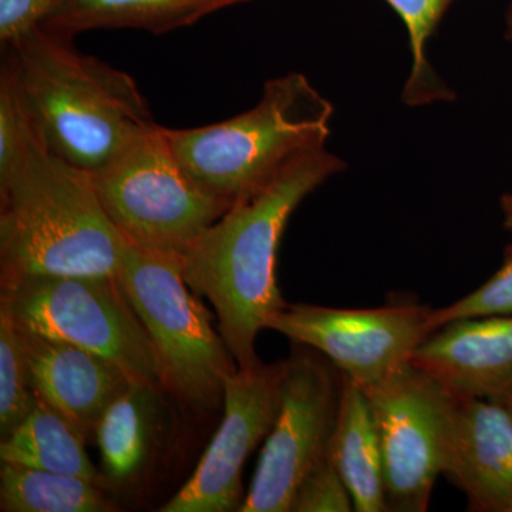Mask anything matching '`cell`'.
I'll use <instances>...</instances> for the list:
<instances>
[{
    "label": "cell",
    "instance_id": "obj_5",
    "mask_svg": "<svg viewBox=\"0 0 512 512\" xmlns=\"http://www.w3.org/2000/svg\"><path fill=\"white\" fill-rule=\"evenodd\" d=\"M117 278L147 330L161 386L191 409H217L225 379L238 366L185 282L183 259L127 242Z\"/></svg>",
    "mask_w": 512,
    "mask_h": 512
},
{
    "label": "cell",
    "instance_id": "obj_28",
    "mask_svg": "<svg viewBox=\"0 0 512 512\" xmlns=\"http://www.w3.org/2000/svg\"><path fill=\"white\" fill-rule=\"evenodd\" d=\"M500 403L503 404L507 412L511 414L512 417V386L507 393L504 394L503 399L500 400Z\"/></svg>",
    "mask_w": 512,
    "mask_h": 512
},
{
    "label": "cell",
    "instance_id": "obj_21",
    "mask_svg": "<svg viewBox=\"0 0 512 512\" xmlns=\"http://www.w3.org/2000/svg\"><path fill=\"white\" fill-rule=\"evenodd\" d=\"M49 150L15 70L0 72V185L9 183L42 151Z\"/></svg>",
    "mask_w": 512,
    "mask_h": 512
},
{
    "label": "cell",
    "instance_id": "obj_1",
    "mask_svg": "<svg viewBox=\"0 0 512 512\" xmlns=\"http://www.w3.org/2000/svg\"><path fill=\"white\" fill-rule=\"evenodd\" d=\"M345 168L326 146L302 154L261 190L232 205L184 255L185 282L214 306L218 332L238 367L261 362L256 339L288 305L276 282V262L289 218Z\"/></svg>",
    "mask_w": 512,
    "mask_h": 512
},
{
    "label": "cell",
    "instance_id": "obj_7",
    "mask_svg": "<svg viewBox=\"0 0 512 512\" xmlns=\"http://www.w3.org/2000/svg\"><path fill=\"white\" fill-rule=\"evenodd\" d=\"M16 322L116 363L137 382L161 386L156 353L117 276L39 275L2 282Z\"/></svg>",
    "mask_w": 512,
    "mask_h": 512
},
{
    "label": "cell",
    "instance_id": "obj_22",
    "mask_svg": "<svg viewBox=\"0 0 512 512\" xmlns=\"http://www.w3.org/2000/svg\"><path fill=\"white\" fill-rule=\"evenodd\" d=\"M18 323L0 299V437L5 439L35 407Z\"/></svg>",
    "mask_w": 512,
    "mask_h": 512
},
{
    "label": "cell",
    "instance_id": "obj_17",
    "mask_svg": "<svg viewBox=\"0 0 512 512\" xmlns=\"http://www.w3.org/2000/svg\"><path fill=\"white\" fill-rule=\"evenodd\" d=\"M87 437L37 397L35 407L0 443V460L69 474L101 484V476L87 456Z\"/></svg>",
    "mask_w": 512,
    "mask_h": 512
},
{
    "label": "cell",
    "instance_id": "obj_12",
    "mask_svg": "<svg viewBox=\"0 0 512 512\" xmlns=\"http://www.w3.org/2000/svg\"><path fill=\"white\" fill-rule=\"evenodd\" d=\"M412 365L458 399L500 402L512 386V315L446 323L421 343Z\"/></svg>",
    "mask_w": 512,
    "mask_h": 512
},
{
    "label": "cell",
    "instance_id": "obj_25",
    "mask_svg": "<svg viewBox=\"0 0 512 512\" xmlns=\"http://www.w3.org/2000/svg\"><path fill=\"white\" fill-rule=\"evenodd\" d=\"M60 0H0V42L9 47L40 28Z\"/></svg>",
    "mask_w": 512,
    "mask_h": 512
},
{
    "label": "cell",
    "instance_id": "obj_2",
    "mask_svg": "<svg viewBox=\"0 0 512 512\" xmlns=\"http://www.w3.org/2000/svg\"><path fill=\"white\" fill-rule=\"evenodd\" d=\"M6 49L47 147L74 167L96 174L156 124L133 77L72 39L40 26Z\"/></svg>",
    "mask_w": 512,
    "mask_h": 512
},
{
    "label": "cell",
    "instance_id": "obj_8",
    "mask_svg": "<svg viewBox=\"0 0 512 512\" xmlns=\"http://www.w3.org/2000/svg\"><path fill=\"white\" fill-rule=\"evenodd\" d=\"M302 348L281 360V406L239 512H292L303 478L330 453L342 375Z\"/></svg>",
    "mask_w": 512,
    "mask_h": 512
},
{
    "label": "cell",
    "instance_id": "obj_16",
    "mask_svg": "<svg viewBox=\"0 0 512 512\" xmlns=\"http://www.w3.org/2000/svg\"><path fill=\"white\" fill-rule=\"evenodd\" d=\"M330 456L348 485L355 511H387L382 446L375 416L363 387L345 375Z\"/></svg>",
    "mask_w": 512,
    "mask_h": 512
},
{
    "label": "cell",
    "instance_id": "obj_23",
    "mask_svg": "<svg viewBox=\"0 0 512 512\" xmlns=\"http://www.w3.org/2000/svg\"><path fill=\"white\" fill-rule=\"evenodd\" d=\"M491 315H512V244L505 249L500 269L487 282L450 305L431 309L429 320L434 332L453 320Z\"/></svg>",
    "mask_w": 512,
    "mask_h": 512
},
{
    "label": "cell",
    "instance_id": "obj_9",
    "mask_svg": "<svg viewBox=\"0 0 512 512\" xmlns=\"http://www.w3.org/2000/svg\"><path fill=\"white\" fill-rule=\"evenodd\" d=\"M363 390L382 446L387 511L429 510L446 461L454 397L412 363Z\"/></svg>",
    "mask_w": 512,
    "mask_h": 512
},
{
    "label": "cell",
    "instance_id": "obj_19",
    "mask_svg": "<svg viewBox=\"0 0 512 512\" xmlns=\"http://www.w3.org/2000/svg\"><path fill=\"white\" fill-rule=\"evenodd\" d=\"M0 510L3 512H109L100 484L22 464L0 463Z\"/></svg>",
    "mask_w": 512,
    "mask_h": 512
},
{
    "label": "cell",
    "instance_id": "obj_3",
    "mask_svg": "<svg viewBox=\"0 0 512 512\" xmlns=\"http://www.w3.org/2000/svg\"><path fill=\"white\" fill-rule=\"evenodd\" d=\"M126 238L93 175L50 150L0 185L2 282L39 275H119Z\"/></svg>",
    "mask_w": 512,
    "mask_h": 512
},
{
    "label": "cell",
    "instance_id": "obj_14",
    "mask_svg": "<svg viewBox=\"0 0 512 512\" xmlns=\"http://www.w3.org/2000/svg\"><path fill=\"white\" fill-rule=\"evenodd\" d=\"M18 328L33 392L84 436L96 433L107 407L137 380L90 350Z\"/></svg>",
    "mask_w": 512,
    "mask_h": 512
},
{
    "label": "cell",
    "instance_id": "obj_4",
    "mask_svg": "<svg viewBox=\"0 0 512 512\" xmlns=\"http://www.w3.org/2000/svg\"><path fill=\"white\" fill-rule=\"evenodd\" d=\"M333 111L305 74L292 72L268 80L245 113L210 126L165 128V134L192 178L231 208L302 154L325 147Z\"/></svg>",
    "mask_w": 512,
    "mask_h": 512
},
{
    "label": "cell",
    "instance_id": "obj_20",
    "mask_svg": "<svg viewBox=\"0 0 512 512\" xmlns=\"http://www.w3.org/2000/svg\"><path fill=\"white\" fill-rule=\"evenodd\" d=\"M402 18L409 32L412 72L403 89L407 106L419 107L436 101H451L454 92L434 72L427 59V43L454 0H386Z\"/></svg>",
    "mask_w": 512,
    "mask_h": 512
},
{
    "label": "cell",
    "instance_id": "obj_26",
    "mask_svg": "<svg viewBox=\"0 0 512 512\" xmlns=\"http://www.w3.org/2000/svg\"><path fill=\"white\" fill-rule=\"evenodd\" d=\"M501 214H503V227L512 235V191L505 192L500 198Z\"/></svg>",
    "mask_w": 512,
    "mask_h": 512
},
{
    "label": "cell",
    "instance_id": "obj_6",
    "mask_svg": "<svg viewBox=\"0 0 512 512\" xmlns=\"http://www.w3.org/2000/svg\"><path fill=\"white\" fill-rule=\"evenodd\" d=\"M92 175L110 220L128 244L146 251L183 259L229 210L185 170L157 124Z\"/></svg>",
    "mask_w": 512,
    "mask_h": 512
},
{
    "label": "cell",
    "instance_id": "obj_18",
    "mask_svg": "<svg viewBox=\"0 0 512 512\" xmlns=\"http://www.w3.org/2000/svg\"><path fill=\"white\" fill-rule=\"evenodd\" d=\"M156 389L154 384L131 383L97 424V443L111 480H130L146 464L156 420Z\"/></svg>",
    "mask_w": 512,
    "mask_h": 512
},
{
    "label": "cell",
    "instance_id": "obj_13",
    "mask_svg": "<svg viewBox=\"0 0 512 512\" xmlns=\"http://www.w3.org/2000/svg\"><path fill=\"white\" fill-rule=\"evenodd\" d=\"M443 476L471 511L512 512V417L503 404L454 397Z\"/></svg>",
    "mask_w": 512,
    "mask_h": 512
},
{
    "label": "cell",
    "instance_id": "obj_10",
    "mask_svg": "<svg viewBox=\"0 0 512 512\" xmlns=\"http://www.w3.org/2000/svg\"><path fill=\"white\" fill-rule=\"evenodd\" d=\"M430 312L429 306L406 301L367 309L288 303L268 329L315 350L342 375L369 389L412 363L433 333Z\"/></svg>",
    "mask_w": 512,
    "mask_h": 512
},
{
    "label": "cell",
    "instance_id": "obj_15",
    "mask_svg": "<svg viewBox=\"0 0 512 512\" xmlns=\"http://www.w3.org/2000/svg\"><path fill=\"white\" fill-rule=\"evenodd\" d=\"M242 2L247 0H60L42 28L67 39L93 29H141L161 35Z\"/></svg>",
    "mask_w": 512,
    "mask_h": 512
},
{
    "label": "cell",
    "instance_id": "obj_27",
    "mask_svg": "<svg viewBox=\"0 0 512 512\" xmlns=\"http://www.w3.org/2000/svg\"><path fill=\"white\" fill-rule=\"evenodd\" d=\"M505 37L512 43V0L507 10V29H505Z\"/></svg>",
    "mask_w": 512,
    "mask_h": 512
},
{
    "label": "cell",
    "instance_id": "obj_24",
    "mask_svg": "<svg viewBox=\"0 0 512 512\" xmlns=\"http://www.w3.org/2000/svg\"><path fill=\"white\" fill-rule=\"evenodd\" d=\"M350 511H355L352 494L329 453L303 478L293 500L292 512Z\"/></svg>",
    "mask_w": 512,
    "mask_h": 512
},
{
    "label": "cell",
    "instance_id": "obj_11",
    "mask_svg": "<svg viewBox=\"0 0 512 512\" xmlns=\"http://www.w3.org/2000/svg\"><path fill=\"white\" fill-rule=\"evenodd\" d=\"M281 362L237 367L225 379L224 417L187 483L160 512H229L244 504L242 470L281 406Z\"/></svg>",
    "mask_w": 512,
    "mask_h": 512
}]
</instances>
